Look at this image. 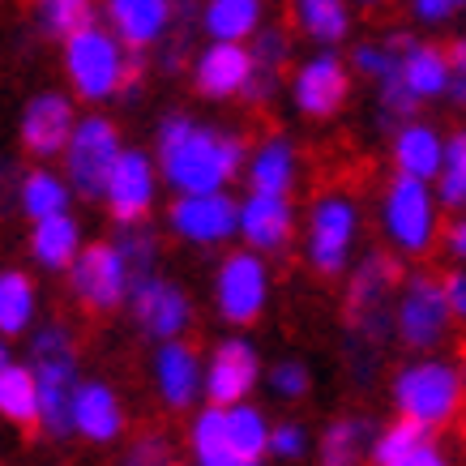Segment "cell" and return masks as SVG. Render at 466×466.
<instances>
[{"label": "cell", "instance_id": "obj_1", "mask_svg": "<svg viewBox=\"0 0 466 466\" xmlns=\"http://www.w3.org/2000/svg\"><path fill=\"white\" fill-rule=\"evenodd\" d=\"M244 142L236 133L198 125L188 116H167L158 128V167L184 198H210L240 171Z\"/></svg>", "mask_w": 466, "mask_h": 466}, {"label": "cell", "instance_id": "obj_2", "mask_svg": "<svg viewBox=\"0 0 466 466\" xmlns=\"http://www.w3.org/2000/svg\"><path fill=\"white\" fill-rule=\"evenodd\" d=\"M35 355V390H39V424L47 437L73 432V390H77V368H73V342L60 325H43L30 339Z\"/></svg>", "mask_w": 466, "mask_h": 466}, {"label": "cell", "instance_id": "obj_3", "mask_svg": "<svg viewBox=\"0 0 466 466\" xmlns=\"http://www.w3.org/2000/svg\"><path fill=\"white\" fill-rule=\"evenodd\" d=\"M394 402L402 410V420L420 428H441L450 420L458 402H462V377L458 368L441 364V360H420V364H407L394 377Z\"/></svg>", "mask_w": 466, "mask_h": 466}, {"label": "cell", "instance_id": "obj_4", "mask_svg": "<svg viewBox=\"0 0 466 466\" xmlns=\"http://www.w3.org/2000/svg\"><path fill=\"white\" fill-rule=\"evenodd\" d=\"M65 65H69L73 90L82 99L99 103L120 90V73H125V47L112 30H103L99 22L86 26L82 35H73L65 43Z\"/></svg>", "mask_w": 466, "mask_h": 466}, {"label": "cell", "instance_id": "obj_5", "mask_svg": "<svg viewBox=\"0 0 466 466\" xmlns=\"http://www.w3.org/2000/svg\"><path fill=\"white\" fill-rule=\"evenodd\" d=\"M398 279H402V269H398L394 257L372 253L360 261L351 287H347V325H351L355 339H364L368 347L381 342L385 329H390V304L385 299L398 287Z\"/></svg>", "mask_w": 466, "mask_h": 466}, {"label": "cell", "instance_id": "obj_6", "mask_svg": "<svg viewBox=\"0 0 466 466\" xmlns=\"http://www.w3.org/2000/svg\"><path fill=\"white\" fill-rule=\"evenodd\" d=\"M120 133H116L112 120L103 116H86L82 125L73 128L69 146H65V171H69V184L82 193V198H99L107 188V176H112L116 158H120Z\"/></svg>", "mask_w": 466, "mask_h": 466}, {"label": "cell", "instance_id": "obj_7", "mask_svg": "<svg viewBox=\"0 0 466 466\" xmlns=\"http://www.w3.org/2000/svg\"><path fill=\"white\" fill-rule=\"evenodd\" d=\"M398 339L407 342L410 351H432L445 329H450V304H445V287L428 274H410L407 287H402V299H398L394 312Z\"/></svg>", "mask_w": 466, "mask_h": 466}, {"label": "cell", "instance_id": "obj_8", "mask_svg": "<svg viewBox=\"0 0 466 466\" xmlns=\"http://www.w3.org/2000/svg\"><path fill=\"white\" fill-rule=\"evenodd\" d=\"M385 231L402 253H424L432 244V231H437V206H432L428 184L407 180V176H398L390 184V193H385Z\"/></svg>", "mask_w": 466, "mask_h": 466}, {"label": "cell", "instance_id": "obj_9", "mask_svg": "<svg viewBox=\"0 0 466 466\" xmlns=\"http://www.w3.org/2000/svg\"><path fill=\"white\" fill-rule=\"evenodd\" d=\"M73 291L86 309L112 312L128 296V269L112 244H90L73 261Z\"/></svg>", "mask_w": 466, "mask_h": 466}, {"label": "cell", "instance_id": "obj_10", "mask_svg": "<svg viewBox=\"0 0 466 466\" xmlns=\"http://www.w3.org/2000/svg\"><path fill=\"white\" fill-rule=\"evenodd\" d=\"M355 244V206L347 198H321L309 218V261L321 274H339Z\"/></svg>", "mask_w": 466, "mask_h": 466}, {"label": "cell", "instance_id": "obj_11", "mask_svg": "<svg viewBox=\"0 0 466 466\" xmlns=\"http://www.w3.org/2000/svg\"><path fill=\"white\" fill-rule=\"evenodd\" d=\"M103 198H107L112 218H120L125 227L142 223L146 210H150V201H155V167H150V158H146L142 150H120L112 176H107Z\"/></svg>", "mask_w": 466, "mask_h": 466}, {"label": "cell", "instance_id": "obj_12", "mask_svg": "<svg viewBox=\"0 0 466 466\" xmlns=\"http://www.w3.org/2000/svg\"><path fill=\"white\" fill-rule=\"evenodd\" d=\"M266 309V266L253 253H231L218 269V312L227 321H257Z\"/></svg>", "mask_w": 466, "mask_h": 466}, {"label": "cell", "instance_id": "obj_13", "mask_svg": "<svg viewBox=\"0 0 466 466\" xmlns=\"http://www.w3.org/2000/svg\"><path fill=\"white\" fill-rule=\"evenodd\" d=\"M73 128H77L73 125V103L65 95H56V90H43L22 112V146H26L30 155L52 158L69 146Z\"/></svg>", "mask_w": 466, "mask_h": 466}, {"label": "cell", "instance_id": "obj_14", "mask_svg": "<svg viewBox=\"0 0 466 466\" xmlns=\"http://www.w3.org/2000/svg\"><path fill=\"white\" fill-rule=\"evenodd\" d=\"M171 227L193 244H223L227 236H236V227H240V206L227 198V193L180 198L171 206Z\"/></svg>", "mask_w": 466, "mask_h": 466}, {"label": "cell", "instance_id": "obj_15", "mask_svg": "<svg viewBox=\"0 0 466 466\" xmlns=\"http://www.w3.org/2000/svg\"><path fill=\"white\" fill-rule=\"evenodd\" d=\"M128 291H133V312H137L146 334H155L163 342H176V334L188 325V296H184L180 287L155 274V279L133 283Z\"/></svg>", "mask_w": 466, "mask_h": 466}, {"label": "cell", "instance_id": "obj_16", "mask_svg": "<svg viewBox=\"0 0 466 466\" xmlns=\"http://www.w3.org/2000/svg\"><path fill=\"white\" fill-rule=\"evenodd\" d=\"M257 351H253V342H244V339H227L218 351H214L210 360V377H206V394H210L214 407H240L244 394L257 385Z\"/></svg>", "mask_w": 466, "mask_h": 466}, {"label": "cell", "instance_id": "obj_17", "mask_svg": "<svg viewBox=\"0 0 466 466\" xmlns=\"http://www.w3.org/2000/svg\"><path fill=\"white\" fill-rule=\"evenodd\" d=\"M248 77H253V56H248V47H240V43H214L193 65V82L210 99L240 95L244 86H248Z\"/></svg>", "mask_w": 466, "mask_h": 466}, {"label": "cell", "instance_id": "obj_18", "mask_svg": "<svg viewBox=\"0 0 466 466\" xmlns=\"http://www.w3.org/2000/svg\"><path fill=\"white\" fill-rule=\"evenodd\" d=\"M347 99V69L339 56H312L309 65H299L296 73V103L309 116H334Z\"/></svg>", "mask_w": 466, "mask_h": 466}, {"label": "cell", "instance_id": "obj_19", "mask_svg": "<svg viewBox=\"0 0 466 466\" xmlns=\"http://www.w3.org/2000/svg\"><path fill=\"white\" fill-rule=\"evenodd\" d=\"M73 428L90 441H112L120 437V428H125V415H120V402H116L112 385L103 381H82L73 390Z\"/></svg>", "mask_w": 466, "mask_h": 466}, {"label": "cell", "instance_id": "obj_20", "mask_svg": "<svg viewBox=\"0 0 466 466\" xmlns=\"http://www.w3.org/2000/svg\"><path fill=\"white\" fill-rule=\"evenodd\" d=\"M240 236L253 248H283L287 240H291V206H287V198H261V193H253V198L240 206Z\"/></svg>", "mask_w": 466, "mask_h": 466}, {"label": "cell", "instance_id": "obj_21", "mask_svg": "<svg viewBox=\"0 0 466 466\" xmlns=\"http://www.w3.org/2000/svg\"><path fill=\"white\" fill-rule=\"evenodd\" d=\"M158 394L163 402L176 410L193 407V398L201 394V368H198V355L188 351L184 342H163L158 347Z\"/></svg>", "mask_w": 466, "mask_h": 466}, {"label": "cell", "instance_id": "obj_22", "mask_svg": "<svg viewBox=\"0 0 466 466\" xmlns=\"http://www.w3.org/2000/svg\"><path fill=\"white\" fill-rule=\"evenodd\" d=\"M107 17H112L120 43L142 52L146 43H155L171 26V5H163V0H116V5H107Z\"/></svg>", "mask_w": 466, "mask_h": 466}, {"label": "cell", "instance_id": "obj_23", "mask_svg": "<svg viewBox=\"0 0 466 466\" xmlns=\"http://www.w3.org/2000/svg\"><path fill=\"white\" fill-rule=\"evenodd\" d=\"M441 155H445V146H441V137H437V133H432L428 125H407V128H398V137H394L398 176L428 184V180H432V176L441 171Z\"/></svg>", "mask_w": 466, "mask_h": 466}, {"label": "cell", "instance_id": "obj_24", "mask_svg": "<svg viewBox=\"0 0 466 466\" xmlns=\"http://www.w3.org/2000/svg\"><path fill=\"white\" fill-rule=\"evenodd\" d=\"M372 424L360 415L334 420L321 437V466H364V458H372Z\"/></svg>", "mask_w": 466, "mask_h": 466}, {"label": "cell", "instance_id": "obj_25", "mask_svg": "<svg viewBox=\"0 0 466 466\" xmlns=\"http://www.w3.org/2000/svg\"><path fill=\"white\" fill-rule=\"evenodd\" d=\"M291 180H296V155H291V142L269 137V142L257 150L253 167H248L253 193H261V198H287Z\"/></svg>", "mask_w": 466, "mask_h": 466}, {"label": "cell", "instance_id": "obj_26", "mask_svg": "<svg viewBox=\"0 0 466 466\" xmlns=\"http://www.w3.org/2000/svg\"><path fill=\"white\" fill-rule=\"evenodd\" d=\"M30 248L39 257L47 269H73L77 253H82V236H77V223H73L69 214H60V218H47V223H35L30 231Z\"/></svg>", "mask_w": 466, "mask_h": 466}, {"label": "cell", "instance_id": "obj_27", "mask_svg": "<svg viewBox=\"0 0 466 466\" xmlns=\"http://www.w3.org/2000/svg\"><path fill=\"white\" fill-rule=\"evenodd\" d=\"M193 458L198 466H240L231 437H227V410L223 407H206L193 420Z\"/></svg>", "mask_w": 466, "mask_h": 466}, {"label": "cell", "instance_id": "obj_28", "mask_svg": "<svg viewBox=\"0 0 466 466\" xmlns=\"http://www.w3.org/2000/svg\"><path fill=\"white\" fill-rule=\"evenodd\" d=\"M402 82L415 99H432V95H445L450 90V65H445V52L437 47H410L402 56Z\"/></svg>", "mask_w": 466, "mask_h": 466}, {"label": "cell", "instance_id": "obj_29", "mask_svg": "<svg viewBox=\"0 0 466 466\" xmlns=\"http://www.w3.org/2000/svg\"><path fill=\"white\" fill-rule=\"evenodd\" d=\"M22 210L35 218V223H47V218H60V214H69V184L52 176V171H30L22 176Z\"/></svg>", "mask_w": 466, "mask_h": 466}, {"label": "cell", "instance_id": "obj_30", "mask_svg": "<svg viewBox=\"0 0 466 466\" xmlns=\"http://www.w3.org/2000/svg\"><path fill=\"white\" fill-rule=\"evenodd\" d=\"M227 437H231V450L240 458V466H261V453L269 450V428L266 415L248 402L227 410Z\"/></svg>", "mask_w": 466, "mask_h": 466}, {"label": "cell", "instance_id": "obj_31", "mask_svg": "<svg viewBox=\"0 0 466 466\" xmlns=\"http://www.w3.org/2000/svg\"><path fill=\"white\" fill-rule=\"evenodd\" d=\"M261 26V5L257 0H214L206 5V30L214 43H240Z\"/></svg>", "mask_w": 466, "mask_h": 466}, {"label": "cell", "instance_id": "obj_32", "mask_svg": "<svg viewBox=\"0 0 466 466\" xmlns=\"http://www.w3.org/2000/svg\"><path fill=\"white\" fill-rule=\"evenodd\" d=\"M0 415L14 424H35L39 420V390H35V372L22 364L0 368Z\"/></svg>", "mask_w": 466, "mask_h": 466}, {"label": "cell", "instance_id": "obj_33", "mask_svg": "<svg viewBox=\"0 0 466 466\" xmlns=\"http://www.w3.org/2000/svg\"><path fill=\"white\" fill-rule=\"evenodd\" d=\"M35 317V287L17 269H0V334H22Z\"/></svg>", "mask_w": 466, "mask_h": 466}, {"label": "cell", "instance_id": "obj_34", "mask_svg": "<svg viewBox=\"0 0 466 466\" xmlns=\"http://www.w3.org/2000/svg\"><path fill=\"white\" fill-rule=\"evenodd\" d=\"M112 248L120 253V261H125L128 269V287L142 283V279H155V257H158V240L150 227H125L120 236L112 240Z\"/></svg>", "mask_w": 466, "mask_h": 466}, {"label": "cell", "instance_id": "obj_35", "mask_svg": "<svg viewBox=\"0 0 466 466\" xmlns=\"http://www.w3.org/2000/svg\"><path fill=\"white\" fill-rule=\"evenodd\" d=\"M296 22L309 30L317 43H342V35H347V26H351L347 9L334 5V0H299Z\"/></svg>", "mask_w": 466, "mask_h": 466}, {"label": "cell", "instance_id": "obj_36", "mask_svg": "<svg viewBox=\"0 0 466 466\" xmlns=\"http://www.w3.org/2000/svg\"><path fill=\"white\" fill-rule=\"evenodd\" d=\"M39 26L52 35V39L69 43L73 35H82L86 26H95V14L86 0H47L39 9Z\"/></svg>", "mask_w": 466, "mask_h": 466}, {"label": "cell", "instance_id": "obj_37", "mask_svg": "<svg viewBox=\"0 0 466 466\" xmlns=\"http://www.w3.org/2000/svg\"><path fill=\"white\" fill-rule=\"evenodd\" d=\"M441 201L453 210L466 206V128L453 133L445 142V155H441Z\"/></svg>", "mask_w": 466, "mask_h": 466}, {"label": "cell", "instance_id": "obj_38", "mask_svg": "<svg viewBox=\"0 0 466 466\" xmlns=\"http://www.w3.org/2000/svg\"><path fill=\"white\" fill-rule=\"evenodd\" d=\"M420 445H428V428L402 420V424L385 428L381 437H377V445H372V462L377 466H398L402 458H410V453L420 450Z\"/></svg>", "mask_w": 466, "mask_h": 466}, {"label": "cell", "instance_id": "obj_39", "mask_svg": "<svg viewBox=\"0 0 466 466\" xmlns=\"http://www.w3.org/2000/svg\"><path fill=\"white\" fill-rule=\"evenodd\" d=\"M355 69L368 73L372 82H390V77L402 73V56L390 52L385 43H360V47H355Z\"/></svg>", "mask_w": 466, "mask_h": 466}, {"label": "cell", "instance_id": "obj_40", "mask_svg": "<svg viewBox=\"0 0 466 466\" xmlns=\"http://www.w3.org/2000/svg\"><path fill=\"white\" fill-rule=\"evenodd\" d=\"M248 56H253L257 73H274V77H279V65L287 60V35L279 26L257 30V43L248 47Z\"/></svg>", "mask_w": 466, "mask_h": 466}, {"label": "cell", "instance_id": "obj_41", "mask_svg": "<svg viewBox=\"0 0 466 466\" xmlns=\"http://www.w3.org/2000/svg\"><path fill=\"white\" fill-rule=\"evenodd\" d=\"M415 107H420V99L407 90L402 73L390 77V82H381V112H385V120H407V116H415Z\"/></svg>", "mask_w": 466, "mask_h": 466}, {"label": "cell", "instance_id": "obj_42", "mask_svg": "<svg viewBox=\"0 0 466 466\" xmlns=\"http://www.w3.org/2000/svg\"><path fill=\"white\" fill-rule=\"evenodd\" d=\"M269 385H274L283 398H299L309 390V368L296 364V360H283V364L269 368Z\"/></svg>", "mask_w": 466, "mask_h": 466}, {"label": "cell", "instance_id": "obj_43", "mask_svg": "<svg viewBox=\"0 0 466 466\" xmlns=\"http://www.w3.org/2000/svg\"><path fill=\"white\" fill-rule=\"evenodd\" d=\"M304 445H309V437H304V428L299 424H279L274 432H269V450L279 453V458H299Z\"/></svg>", "mask_w": 466, "mask_h": 466}, {"label": "cell", "instance_id": "obj_44", "mask_svg": "<svg viewBox=\"0 0 466 466\" xmlns=\"http://www.w3.org/2000/svg\"><path fill=\"white\" fill-rule=\"evenodd\" d=\"M167 441L163 437H146L133 445V453H128V466H171L167 462Z\"/></svg>", "mask_w": 466, "mask_h": 466}, {"label": "cell", "instance_id": "obj_45", "mask_svg": "<svg viewBox=\"0 0 466 466\" xmlns=\"http://www.w3.org/2000/svg\"><path fill=\"white\" fill-rule=\"evenodd\" d=\"M445 304H450V317H462L466 321V274L462 269H458V274H450V279H445Z\"/></svg>", "mask_w": 466, "mask_h": 466}, {"label": "cell", "instance_id": "obj_46", "mask_svg": "<svg viewBox=\"0 0 466 466\" xmlns=\"http://www.w3.org/2000/svg\"><path fill=\"white\" fill-rule=\"evenodd\" d=\"M14 193H22V180H17V171L9 158H0V214L14 206Z\"/></svg>", "mask_w": 466, "mask_h": 466}, {"label": "cell", "instance_id": "obj_47", "mask_svg": "<svg viewBox=\"0 0 466 466\" xmlns=\"http://www.w3.org/2000/svg\"><path fill=\"white\" fill-rule=\"evenodd\" d=\"M398 466H450V462H445V453H441L437 445L428 441V445H420V450L410 453V458H402Z\"/></svg>", "mask_w": 466, "mask_h": 466}, {"label": "cell", "instance_id": "obj_48", "mask_svg": "<svg viewBox=\"0 0 466 466\" xmlns=\"http://www.w3.org/2000/svg\"><path fill=\"white\" fill-rule=\"evenodd\" d=\"M453 9H458L453 0H420V5H415V14L424 17V22H445Z\"/></svg>", "mask_w": 466, "mask_h": 466}, {"label": "cell", "instance_id": "obj_49", "mask_svg": "<svg viewBox=\"0 0 466 466\" xmlns=\"http://www.w3.org/2000/svg\"><path fill=\"white\" fill-rule=\"evenodd\" d=\"M445 65H450V77H466V39H453L450 52H445Z\"/></svg>", "mask_w": 466, "mask_h": 466}, {"label": "cell", "instance_id": "obj_50", "mask_svg": "<svg viewBox=\"0 0 466 466\" xmlns=\"http://www.w3.org/2000/svg\"><path fill=\"white\" fill-rule=\"evenodd\" d=\"M445 240H450L453 257H466V218H458V223L450 227V236H445Z\"/></svg>", "mask_w": 466, "mask_h": 466}, {"label": "cell", "instance_id": "obj_51", "mask_svg": "<svg viewBox=\"0 0 466 466\" xmlns=\"http://www.w3.org/2000/svg\"><path fill=\"white\" fill-rule=\"evenodd\" d=\"M458 107H466V77H450V90H445Z\"/></svg>", "mask_w": 466, "mask_h": 466}, {"label": "cell", "instance_id": "obj_52", "mask_svg": "<svg viewBox=\"0 0 466 466\" xmlns=\"http://www.w3.org/2000/svg\"><path fill=\"white\" fill-rule=\"evenodd\" d=\"M0 368H9V351H5V342H0Z\"/></svg>", "mask_w": 466, "mask_h": 466}]
</instances>
